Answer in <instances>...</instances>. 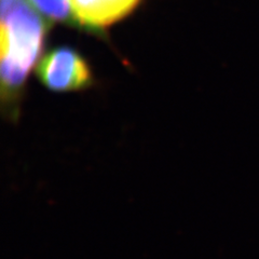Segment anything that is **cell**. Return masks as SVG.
Wrapping results in <instances>:
<instances>
[{
    "mask_svg": "<svg viewBox=\"0 0 259 259\" xmlns=\"http://www.w3.org/2000/svg\"><path fill=\"white\" fill-rule=\"evenodd\" d=\"M48 23L29 0H2V100L10 115L41 58Z\"/></svg>",
    "mask_w": 259,
    "mask_h": 259,
    "instance_id": "cell-1",
    "label": "cell"
},
{
    "mask_svg": "<svg viewBox=\"0 0 259 259\" xmlns=\"http://www.w3.org/2000/svg\"><path fill=\"white\" fill-rule=\"evenodd\" d=\"M49 22H74L68 0H29Z\"/></svg>",
    "mask_w": 259,
    "mask_h": 259,
    "instance_id": "cell-4",
    "label": "cell"
},
{
    "mask_svg": "<svg viewBox=\"0 0 259 259\" xmlns=\"http://www.w3.org/2000/svg\"><path fill=\"white\" fill-rule=\"evenodd\" d=\"M37 77L53 92L85 90L93 84L87 60L69 47H59L45 54L37 65Z\"/></svg>",
    "mask_w": 259,
    "mask_h": 259,
    "instance_id": "cell-2",
    "label": "cell"
},
{
    "mask_svg": "<svg viewBox=\"0 0 259 259\" xmlns=\"http://www.w3.org/2000/svg\"><path fill=\"white\" fill-rule=\"evenodd\" d=\"M75 22L101 29L110 26L131 12L140 0H68Z\"/></svg>",
    "mask_w": 259,
    "mask_h": 259,
    "instance_id": "cell-3",
    "label": "cell"
}]
</instances>
